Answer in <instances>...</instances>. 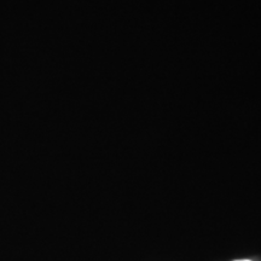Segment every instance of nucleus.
Here are the masks:
<instances>
[{"label": "nucleus", "instance_id": "1", "mask_svg": "<svg viewBox=\"0 0 261 261\" xmlns=\"http://www.w3.org/2000/svg\"><path fill=\"white\" fill-rule=\"evenodd\" d=\"M236 261H250V260H236Z\"/></svg>", "mask_w": 261, "mask_h": 261}]
</instances>
